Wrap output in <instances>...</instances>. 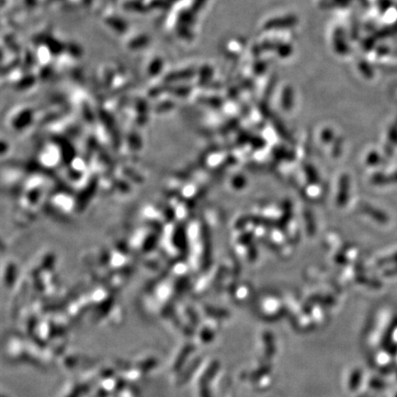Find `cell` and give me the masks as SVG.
Listing matches in <instances>:
<instances>
[{
  "label": "cell",
  "mask_w": 397,
  "mask_h": 397,
  "mask_svg": "<svg viewBox=\"0 0 397 397\" xmlns=\"http://www.w3.org/2000/svg\"><path fill=\"white\" fill-rule=\"evenodd\" d=\"M377 180V182H379V183H392V182H397V172L395 173H393V174L391 175V176H388V177H380V178H377L376 179Z\"/></svg>",
  "instance_id": "obj_1"
}]
</instances>
